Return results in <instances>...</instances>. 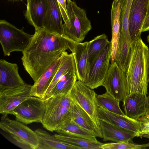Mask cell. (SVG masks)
I'll list each match as a JSON object with an SVG mask.
<instances>
[{
  "label": "cell",
  "instance_id": "1",
  "mask_svg": "<svg viewBox=\"0 0 149 149\" xmlns=\"http://www.w3.org/2000/svg\"><path fill=\"white\" fill-rule=\"evenodd\" d=\"M75 42L66 36L35 29L32 38L21 57L24 69L34 82L67 50L72 52Z\"/></svg>",
  "mask_w": 149,
  "mask_h": 149
},
{
  "label": "cell",
  "instance_id": "2",
  "mask_svg": "<svg viewBox=\"0 0 149 149\" xmlns=\"http://www.w3.org/2000/svg\"><path fill=\"white\" fill-rule=\"evenodd\" d=\"M149 48L141 37L132 41L128 65L125 72L127 95L139 93L147 95Z\"/></svg>",
  "mask_w": 149,
  "mask_h": 149
},
{
  "label": "cell",
  "instance_id": "3",
  "mask_svg": "<svg viewBox=\"0 0 149 149\" xmlns=\"http://www.w3.org/2000/svg\"><path fill=\"white\" fill-rule=\"evenodd\" d=\"M44 113L41 123L45 129L56 131L72 120L74 102L70 93L60 94L45 101Z\"/></svg>",
  "mask_w": 149,
  "mask_h": 149
},
{
  "label": "cell",
  "instance_id": "4",
  "mask_svg": "<svg viewBox=\"0 0 149 149\" xmlns=\"http://www.w3.org/2000/svg\"><path fill=\"white\" fill-rule=\"evenodd\" d=\"M7 114H3L0 128L5 133L6 138L23 149H37L38 136L35 132L21 122L10 119Z\"/></svg>",
  "mask_w": 149,
  "mask_h": 149
},
{
  "label": "cell",
  "instance_id": "5",
  "mask_svg": "<svg viewBox=\"0 0 149 149\" xmlns=\"http://www.w3.org/2000/svg\"><path fill=\"white\" fill-rule=\"evenodd\" d=\"M67 13L69 24L63 27L65 35L77 42H81L92 28L85 10L71 0H66Z\"/></svg>",
  "mask_w": 149,
  "mask_h": 149
},
{
  "label": "cell",
  "instance_id": "6",
  "mask_svg": "<svg viewBox=\"0 0 149 149\" xmlns=\"http://www.w3.org/2000/svg\"><path fill=\"white\" fill-rule=\"evenodd\" d=\"M4 20L0 21V42L5 56L14 51H24L33 36Z\"/></svg>",
  "mask_w": 149,
  "mask_h": 149
},
{
  "label": "cell",
  "instance_id": "7",
  "mask_svg": "<svg viewBox=\"0 0 149 149\" xmlns=\"http://www.w3.org/2000/svg\"><path fill=\"white\" fill-rule=\"evenodd\" d=\"M95 92L82 81H77L70 93L72 101L81 107L89 115L100 130L98 117L99 106Z\"/></svg>",
  "mask_w": 149,
  "mask_h": 149
},
{
  "label": "cell",
  "instance_id": "8",
  "mask_svg": "<svg viewBox=\"0 0 149 149\" xmlns=\"http://www.w3.org/2000/svg\"><path fill=\"white\" fill-rule=\"evenodd\" d=\"M45 102L41 98L32 96L23 101L13 111L15 120L25 125L41 123L44 113Z\"/></svg>",
  "mask_w": 149,
  "mask_h": 149
},
{
  "label": "cell",
  "instance_id": "9",
  "mask_svg": "<svg viewBox=\"0 0 149 149\" xmlns=\"http://www.w3.org/2000/svg\"><path fill=\"white\" fill-rule=\"evenodd\" d=\"M111 52L110 41L95 61L84 83L91 89L102 86L110 65Z\"/></svg>",
  "mask_w": 149,
  "mask_h": 149
},
{
  "label": "cell",
  "instance_id": "10",
  "mask_svg": "<svg viewBox=\"0 0 149 149\" xmlns=\"http://www.w3.org/2000/svg\"><path fill=\"white\" fill-rule=\"evenodd\" d=\"M102 86L115 98L124 101L127 92L125 74L116 61L110 64Z\"/></svg>",
  "mask_w": 149,
  "mask_h": 149
},
{
  "label": "cell",
  "instance_id": "11",
  "mask_svg": "<svg viewBox=\"0 0 149 149\" xmlns=\"http://www.w3.org/2000/svg\"><path fill=\"white\" fill-rule=\"evenodd\" d=\"M32 86L25 83L17 88L0 91V113L12 115L13 110L19 105L31 97Z\"/></svg>",
  "mask_w": 149,
  "mask_h": 149
},
{
  "label": "cell",
  "instance_id": "12",
  "mask_svg": "<svg viewBox=\"0 0 149 149\" xmlns=\"http://www.w3.org/2000/svg\"><path fill=\"white\" fill-rule=\"evenodd\" d=\"M149 0H132L129 17V31L132 41L141 37V30L148 8Z\"/></svg>",
  "mask_w": 149,
  "mask_h": 149
},
{
  "label": "cell",
  "instance_id": "13",
  "mask_svg": "<svg viewBox=\"0 0 149 149\" xmlns=\"http://www.w3.org/2000/svg\"><path fill=\"white\" fill-rule=\"evenodd\" d=\"M97 113L99 119L134 133L138 137L140 136V125L138 120L131 118L126 115L123 116L112 112L99 105Z\"/></svg>",
  "mask_w": 149,
  "mask_h": 149
},
{
  "label": "cell",
  "instance_id": "14",
  "mask_svg": "<svg viewBox=\"0 0 149 149\" xmlns=\"http://www.w3.org/2000/svg\"><path fill=\"white\" fill-rule=\"evenodd\" d=\"M15 63L0 60V91L17 88L25 83L20 76Z\"/></svg>",
  "mask_w": 149,
  "mask_h": 149
},
{
  "label": "cell",
  "instance_id": "15",
  "mask_svg": "<svg viewBox=\"0 0 149 149\" xmlns=\"http://www.w3.org/2000/svg\"><path fill=\"white\" fill-rule=\"evenodd\" d=\"M47 10L43 27L50 32L66 36L62 22V15L57 0H47Z\"/></svg>",
  "mask_w": 149,
  "mask_h": 149
},
{
  "label": "cell",
  "instance_id": "16",
  "mask_svg": "<svg viewBox=\"0 0 149 149\" xmlns=\"http://www.w3.org/2000/svg\"><path fill=\"white\" fill-rule=\"evenodd\" d=\"M147 97L146 95L139 93L127 95L123 102L125 114L137 120L144 116L147 111L146 108Z\"/></svg>",
  "mask_w": 149,
  "mask_h": 149
},
{
  "label": "cell",
  "instance_id": "17",
  "mask_svg": "<svg viewBox=\"0 0 149 149\" xmlns=\"http://www.w3.org/2000/svg\"><path fill=\"white\" fill-rule=\"evenodd\" d=\"M89 41L75 42L72 52L75 62L77 79L84 83L89 72L88 59Z\"/></svg>",
  "mask_w": 149,
  "mask_h": 149
},
{
  "label": "cell",
  "instance_id": "18",
  "mask_svg": "<svg viewBox=\"0 0 149 149\" xmlns=\"http://www.w3.org/2000/svg\"><path fill=\"white\" fill-rule=\"evenodd\" d=\"M24 15L35 29L43 27L47 8V0H27Z\"/></svg>",
  "mask_w": 149,
  "mask_h": 149
},
{
  "label": "cell",
  "instance_id": "19",
  "mask_svg": "<svg viewBox=\"0 0 149 149\" xmlns=\"http://www.w3.org/2000/svg\"><path fill=\"white\" fill-rule=\"evenodd\" d=\"M100 130L104 141L114 142L121 141H132L137 136L135 134L127 131L108 122L99 119Z\"/></svg>",
  "mask_w": 149,
  "mask_h": 149
},
{
  "label": "cell",
  "instance_id": "20",
  "mask_svg": "<svg viewBox=\"0 0 149 149\" xmlns=\"http://www.w3.org/2000/svg\"><path fill=\"white\" fill-rule=\"evenodd\" d=\"M120 4L118 0H113L111 11L112 38L111 64L118 60V49L120 37Z\"/></svg>",
  "mask_w": 149,
  "mask_h": 149
},
{
  "label": "cell",
  "instance_id": "21",
  "mask_svg": "<svg viewBox=\"0 0 149 149\" xmlns=\"http://www.w3.org/2000/svg\"><path fill=\"white\" fill-rule=\"evenodd\" d=\"M61 56L43 73L31 88L30 95L42 99L60 65Z\"/></svg>",
  "mask_w": 149,
  "mask_h": 149
},
{
  "label": "cell",
  "instance_id": "22",
  "mask_svg": "<svg viewBox=\"0 0 149 149\" xmlns=\"http://www.w3.org/2000/svg\"><path fill=\"white\" fill-rule=\"evenodd\" d=\"M38 138L37 149H82L80 147L62 141L41 129L35 130Z\"/></svg>",
  "mask_w": 149,
  "mask_h": 149
},
{
  "label": "cell",
  "instance_id": "23",
  "mask_svg": "<svg viewBox=\"0 0 149 149\" xmlns=\"http://www.w3.org/2000/svg\"><path fill=\"white\" fill-rule=\"evenodd\" d=\"M76 70L74 58L72 54H68L66 51L61 56V62L51 82L41 99L45 101L48 98L52 90L61 78L69 72Z\"/></svg>",
  "mask_w": 149,
  "mask_h": 149
},
{
  "label": "cell",
  "instance_id": "24",
  "mask_svg": "<svg viewBox=\"0 0 149 149\" xmlns=\"http://www.w3.org/2000/svg\"><path fill=\"white\" fill-rule=\"evenodd\" d=\"M72 120L81 126L93 132L96 137L102 138L101 130L98 128L88 114L74 102Z\"/></svg>",
  "mask_w": 149,
  "mask_h": 149
},
{
  "label": "cell",
  "instance_id": "25",
  "mask_svg": "<svg viewBox=\"0 0 149 149\" xmlns=\"http://www.w3.org/2000/svg\"><path fill=\"white\" fill-rule=\"evenodd\" d=\"M55 132L58 134L64 136L98 141L94 133L81 126L72 120L62 128Z\"/></svg>",
  "mask_w": 149,
  "mask_h": 149
},
{
  "label": "cell",
  "instance_id": "26",
  "mask_svg": "<svg viewBox=\"0 0 149 149\" xmlns=\"http://www.w3.org/2000/svg\"><path fill=\"white\" fill-rule=\"evenodd\" d=\"M109 42L105 34L98 35L89 41L88 59L89 71L96 59Z\"/></svg>",
  "mask_w": 149,
  "mask_h": 149
},
{
  "label": "cell",
  "instance_id": "27",
  "mask_svg": "<svg viewBox=\"0 0 149 149\" xmlns=\"http://www.w3.org/2000/svg\"><path fill=\"white\" fill-rule=\"evenodd\" d=\"M77 79L76 70L68 72L61 78L55 86L50 93L48 98L60 94H69Z\"/></svg>",
  "mask_w": 149,
  "mask_h": 149
},
{
  "label": "cell",
  "instance_id": "28",
  "mask_svg": "<svg viewBox=\"0 0 149 149\" xmlns=\"http://www.w3.org/2000/svg\"><path fill=\"white\" fill-rule=\"evenodd\" d=\"M120 4V36H123L132 43L129 31V17L132 0H118Z\"/></svg>",
  "mask_w": 149,
  "mask_h": 149
},
{
  "label": "cell",
  "instance_id": "29",
  "mask_svg": "<svg viewBox=\"0 0 149 149\" xmlns=\"http://www.w3.org/2000/svg\"><path fill=\"white\" fill-rule=\"evenodd\" d=\"M131 44L125 37L120 36L118 49V60L117 62L124 72L127 69L129 62L131 54Z\"/></svg>",
  "mask_w": 149,
  "mask_h": 149
},
{
  "label": "cell",
  "instance_id": "30",
  "mask_svg": "<svg viewBox=\"0 0 149 149\" xmlns=\"http://www.w3.org/2000/svg\"><path fill=\"white\" fill-rule=\"evenodd\" d=\"M97 99L99 106L112 112L123 116L125 115L120 107V101L107 92L97 95Z\"/></svg>",
  "mask_w": 149,
  "mask_h": 149
},
{
  "label": "cell",
  "instance_id": "31",
  "mask_svg": "<svg viewBox=\"0 0 149 149\" xmlns=\"http://www.w3.org/2000/svg\"><path fill=\"white\" fill-rule=\"evenodd\" d=\"M54 135L57 138L80 147L82 149H101L100 146L103 144L99 141H94L81 138L70 137L58 134Z\"/></svg>",
  "mask_w": 149,
  "mask_h": 149
},
{
  "label": "cell",
  "instance_id": "32",
  "mask_svg": "<svg viewBox=\"0 0 149 149\" xmlns=\"http://www.w3.org/2000/svg\"><path fill=\"white\" fill-rule=\"evenodd\" d=\"M113 149H144L149 147V143L143 144H137L129 141H121L113 143Z\"/></svg>",
  "mask_w": 149,
  "mask_h": 149
},
{
  "label": "cell",
  "instance_id": "33",
  "mask_svg": "<svg viewBox=\"0 0 149 149\" xmlns=\"http://www.w3.org/2000/svg\"><path fill=\"white\" fill-rule=\"evenodd\" d=\"M62 15V17L64 22L63 27H68L69 24V20L68 16L66 7V0H57Z\"/></svg>",
  "mask_w": 149,
  "mask_h": 149
},
{
  "label": "cell",
  "instance_id": "34",
  "mask_svg": "<svg viewBox=\"0 0 149 149\" xmlns=\"http://www.w3.org/2000/svg\"><path fill=\"white\" fill-rule=\"evenodd\" d=\"M137 120L140 125V136L142 134H149V118L143 116Z\"/></svg>",
  "mask_w": 149,
  "mask_h": 149
},
{
  "label": "cell",
  "instance_id": "35",
  "mask_svg": "<svg viewBox=\"0 0 149 149\" xmlns=\"http://www.w3.org/2000/svg\"><path fill=\"white\" fill-rule=\"evenodd\" d=\"M149 31V8L148 9L147 12L144 19L142 26L141 32Z\"/></svg>",
  "mask_w": 149,
  "mask_h": 149
},
{
  "label": "cell",
  "instance_id": "36",
  "mask_svg": "<svg viewBox=\"0 0 149 149\" xmlns=\"http://www.w3.org/2000/svg\"><path fill=\"white\" fill-rule=\"evenodd\" d=\"M146 108L147 110L149 109V95L147 97Z\"/></svg>",
  "mask_w": 149,
  "mask_h": 149
},
{
  "label": "cell",
  "instance_id": "37",
  "mask_svg": "<svg viewBox=\"0 0 149 149\" xmlns=\"http://www.w3.org/2000/svg\"><path fill=\"white\" fill-rule=\"evenodd\" d=\"M142 136L144 137L149 139V134H143L141 135L140 137Z\"/></svg>",
  "mask_w": 149,
  "mask_h": 149
},
{
  "label": "cell",
  "instance_id": "38",
  "mask_svg": "<svg viewBox=\"0 0 149 149\" xmlns=\"http://www.w3.org/2000/svg\"><path fill=\"white\" fill-rule=\"evenodd\" d=\"M144 116L148 118H149V109L147 110Z\"/></svg>",
  "mask_w": 149,
  "mask_h": 149
},
{
  "label": "cell",
  "instance_id": "39",
  "mask_svg": "<svg viewBox=\"0 0 149 149\" xmlns=\"http://www.w3.org/2000/svg\"><path fill=\"white\" fill-rule=\"evenodd\" d=\"M148 81L149 82V62H148Z\"/></svg>",
  "mask_w": 149,
  "mask_h": 149
},
{
  "label": "cell",
  "instance_id": "40",
  "mask_svg": "<svg viewBox=\"0 0 149 149\" xmlns=\"http://www.w3.org/2000/svg\"><path fill=\"white\" fill-rule=\"evenodd\" d=\"M147 41L148 42H149V34L147 37Z\"/></svg>",
  "mask_w": 149,
  "mask_h": 149
},
{
  "label": "cell",
  "instance_id": "41",
  "mask_svg": "<svg viewBox=\"0 0 149 149\" xmlns=\"http://www.w3.org/2000/svg\"><path fill=\"white\" fill-rule=\"evenodd\" d=\"M8 1H22L24 0H8Z\"/></svg>",
  "mask_w": 149,
  "mask_h": 149
},
{
  "label": "cell",
  "instance_id": "42",
  "mask_svg": "<svg viewBox=\"0 0 149 149\" xmlns=\"http://www.w3.org/2000/svg\"><path fill=\"white\" fill-rule=\"evenodd\" d=\"M148 7L149 8V2H148Z\"/></svg>",
  "mask_w": 149,
  "mask_h": 149
}]
</instances>
